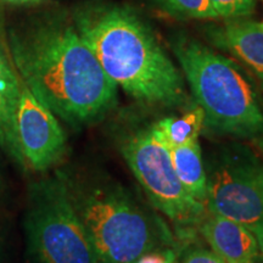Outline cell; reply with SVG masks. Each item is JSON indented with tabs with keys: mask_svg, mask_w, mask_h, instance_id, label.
<instances>
[{
	"mask_svg": "<svg viewBox=\"0 0 263 263\" xmlns=\"http://www.w3.org/2000/svg\"><path fill=\"white\" fill-rule=\"evenodd\" d=\"M258 179H259V183H261V186L263 189V166L262 164H259L258 166Z\"/></svg>",
	"mask_w": 263,
	"mask_h": 263,
	"instance_id": "20",
	"label": "cell"
},
{
	"mask_svg": "<svg viewBox=\"0 0 263 263\" xmlns=\"http://www.w3.org/2000/svg\"><path fill=\"white\" fill-rule=\"evenodd\" d=\"M259 163L245 147L227 146L213 157L207 177L206 209L263 234V189Z\"/></svg>",
	"mask_w": 263,
	"mask_h": 263,
	"instance_id": "7",
	"label": "cell"
},
{
	"mask_svg": "<svg viewBox=\"0 0 263 263\" xmlns=\"http://www.w3.org/2000/svg\"><path fill=\"white\" fill-rule=\"evenodd\" d=\"M173 168L190 195L206 206L207 177L201 147L197 140L171 149Z\"/></svg>",
	"mask_w": 263,
	"mask_h": 263,
	"instance_id": "12",
	"label": "cell"
},
{
	"mask_svg": "<svg viewBox=\"0 0 263 263\" xmlns=\"http://www.w3.org/2000/svg\"><path fill=\"white\" fill-rule=\"evenodd\" d=\"M205 122L201 107L196 105L192 110L178 117H164L151 127V132L160 143L168 149L197 140Z\"/></svg>",
	"mask_w": 263,
	"mask_h": 263,
	"instance_id": "13",
	"label": "cell"
},
{
	"mask_svg": "<svg viewBox=\"0 0 263 263\" xmlns=\"http://www.w3.org/2000/svg\"><path fill=\"white\" fill-rule=\"evenodd\" d=\"M163 10L184 18H218L209 0H155Z\"/></svg>",
	"mask_w": 263,
	"mask_h": 263,
	"instance_id": "14",
	"label": "cell"
},
{
	"mask_svg": "<svg viewBox=\"0 0 263 263\" xmlns=\"http://www.w3.org/2000/svg\"><path fill=\"white\" fill-rule=\"evenodd\" d=\"M76 28L105 73L137 101L163 107L186 104L182 73L133 10L90 6L78 12Z\"/></svg>",
	"mask_w": 263,
	"mask_h": 263,
	"instance_id": "2",
	"label": "cell"
},
{
	"mask_svg": "<svg viewBox=\"0 0 263 263\" xmlns=\"http://www.w3.org/2000/svg\"><path fill=\"white\" fill-rule=\"evenodd\" d=\"M2 2L12 3V4H33V3H39L42 0H2Z\"/></svg>",
	"mask_w": 263,
	"mask_h": 263,
	"instance_id": "18",
	"label": "cell"
},
{
	"mask_svg": "<svg viewBox=\"0 0 263 263\" xmlns=\"http://www.w3.org/2000/svg\"><path fill=\"white\" fill-rule=\"evenodd\" d=\"M197 228L212 251L226 263H258L261 259L256 235L232 219L209 212Z\"/></svg>",
	"mask_w": 263,
	"mask_h": 263,
	"instance_id": "10",
	"label": "cell"
},
{
	"mask_svg": "<svg viewBox=\"0 0 263 263\" xmlns=\"http://www.w3.org/2000/svg\"><path fill=\"white\" fill-rule=\"evenodd\" d=\"M205 33L212 45L241 62L263 87V21L229 18L207 26Z\"/></svg>",
	"mask_w": 263,
	"mask_h": 263,
	"instance_id": "9",
	"label": "cell"
},
{
	"mask_svg": "<svg viewBox=\"0 0 263 263\" xmlns=\"http://www.w3.org/2000/svg\"><path fill=\"white\" fill-rule=\"evenodd\" d=\"M2 250H3V244H2V236H0V257H2Z\"/></svg>",
	"mask_w": 263,
	"mask_h": 263,
	"instance_id": "21",
	"label": "cell"
},
{
	"mask_svg": "<svg viewBox=\"0 0 263 263\" xmlns=\"http://www.w3.org/2000/svg\"><path fill=\"white\" fill-rule=\"evenodd\" d=\"M176 257L173 250H155L141 256L136 263H174Z\"/></svg>",
	"mask_w": 263,
	"mask_h": 263,
	"instance_id": "17",
	"label": "cell"
},
{
	"mask_svg": "<svg viewBox=\"0 0 263 263\" xmlns=\"http://www.w3.org/2000/svg\"><path fill=\"white\" fill-rule=\"evenodd\" d=\"M257 241L259 246V252H261V258L263 259V234L257 236Z\"/></svg>",
	"mask_w": 263,
	"mask_h": 263,
	"instance_id": "19",
	"label": "cell"
},
{
	"mask_svg": "<svg viewBox=\"0 0 263 263\" xmlns=\"http://www.w3.org/2000/svg\"><path fill=\"white\" fill-rule=\"evenodd\" d=\"M180 263H226L212 250L197 248L186 252Z\"/></svg>",
	"mask_w": 263,
	"mask_h": 263,
	"instance_id": "16",
	"label": "cell"
},
{
	"mask_svg": "<svg viewBox=\"0 0 263 263\" xmlns=\"http://www.w3.org/2000/svg\"><path fill=\"white\" fill-rule=\"evenodd\" d=\"M22 82L8 52L0 41V149L20 168L26 170L24 157L16 133V110H17Z\"/></svg>",
	"mask_w": 263,
	"mask_h": 263,
	"instance_id": "11",
	"label": "cell"
},
{
	"mask_svg": "<svg viewBox=\"0 0 263 263\" xmlns=\"http://www.w3.org/2000/svg\"><path fill=\"white\" fill-rule=\"evenodd\" d=\"M120 151L157 211L182 227L197 226L206 206L186 192L173 168L171 151L156 139L151 127L124 136Z\"/></svg>",
	"mask_w": 263,
	"mask_h": 263,
	"instance_id": "6",
	"label": "cell"
},
{
	"mask_svg": "<svg viewBox=\"0 0 263 263\" xmlns=\"http://www.w3.org/2000/svg\"><path fill=\"white\" fill-rule=\"evenodd\" d=\"M16 133L29 170L47 172L65 156L67 138L58 117L24 83L16 110Z\"/></svg>",
	"mask_w": 263,
	"mask_h": 263,
	"instance_id": "8",
	"label": "cell"
},
{
	"mask_svg": "<svg viewBox=\"0 0 263 263\" xmlns=\"http://www.w3.org/2000/svg\"><path fill=\"white\" fill-rule=\"evenodd\" d=\"M55 173L101 263H136L172 241L161 219L108 174L78 167Z\"/></svg>",
	"mask_w": 263,
	"mask_h": 263,
	"instance_id": "3",
	"label": "cell"
},
{
	"mask_svg": "<svg viewBox=\"0 0 263 263\" xmlns=\"http://www.w3.org/2000/svg\"><path fill=\"white\" fill-rule=\"evenodd\" d=\"M172 49L209 129L263 145V101L244 68L195 39L178 35Z\"/></svg>",
	"mask_w": 263,
	"mask_h": 263,
	"instance_id": "4",
	"label": "cell"
},
{
	"mask_svg": "<svg viewBox=\"0 0 263 263\" xmlns=\"http://www.w3.org/2000/svg\"><path fill=\"white\" fill-rule=\"evenodd\" d=\"M9 52L20 80L74 128L100 122L117 104V85L77 28L50 22L12 33Z\"/></svg>",
	"mask_w": 263,
	"mask_h": 263,
	"instance_id": "1",
	"label": "cell"
},
{
	"mask_svg": "<svg viewBox=\"0 0 263 263\" xmlns=\"http://www.w3.org/2000/svg\"><path fill=\"white\" fill-rule=\"evenodd\" d=\"M218 17L239 18L252 15L256 8L255 0H209Z\"/></svg>",
	"mask_w": 263,
	"mask_h": 263,
	"instance_id": "15",
	"label": "cell"
},
{
	"mask_svg": "<svg viewBox=\"0 0 263 263\" xmlns=\"http://www.w3.org/2000/svg\"><path fill=\"white\" fill-rule=\"evenodd\" d=\"M24 227L32 263H101L57 173L28 186Z\"/></svg>",
	"mask_w": 263,
	"mask_h": 263,
	"instance_id": "5",
	"label": "cell"
}]
</instances>
